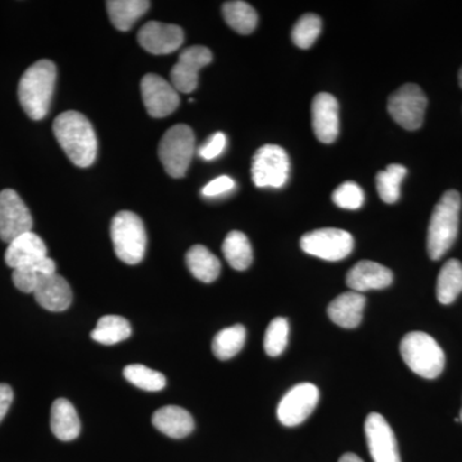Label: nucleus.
Returning a JSON list of instances; mask_svg holds the SVG:
<instances>
[{"mask_svg":"<svg viewBox=\"0 0 462 462\" xmlns=\"http://www.w3.org/2000/svg\"><path fill=\"white\" fill-rule=\"evenodd\" d=\"M14 401V391L8 384H0V422L7 415L9 407Z\"/></svg>","mask_w":462,"mask_h":462,"instance_id":"obj_38","label":"nucleus"},{"mask_svg":"<svg viewBox=\"0 0 462 462\" xmlns=\"http://www.w3.org/2000/svg\"><path fill=\"white\" fill-rule=\"evenodd\" d=\"M91 339L100 345L114 346L132 336V327L126 319L117 315H106L99 319L96 329L91 331Z\"/></svg>","mask_w":462,"mask_h":462,"instance_id":"obj_27","label":"nucleus"},{"mask_svg":"<svg viewBox=\"0 0 462 462\" xmlns=\"http://www.w3.org/2000/svg\"><path fill=\"white\" fill-rule=\"evenodd\" d=\"M427 106V96L421 88L406 84L389 97L388 112L403 129L418 130L424 123Z\"/></svg>","mask_w":462,"mask_h":462,"instance_id":"obj_9","label":"nucleus"},{"mask_svg":"<svg viewBox=\"0 0 462 462\" xmlns=\"http://www.w3.org/2000/svg\"><path fill=\"white\" fill-rule=\"evenodd\" d=\"M196 138L188 125H175L167 130L158 145V156L171 178L180 179L189 169Z\"/></svg>","mask_w":462,"mask_h":462,"instance_id":"obj_6","label":"nucleus"},{"mask_svg":"<svg viewBox=\"0 0 462 462\" xmlns=\"http://www.w3.org/2000/svg\"><path fill=\"white\" fill-rule=\"evenodd\" d=\"M392 282L393 273L391 270L373 261H360L346 273V285L357 293L388 288Z\"/></svg>","mask_w":462,"mask_h":462,"instance_id":"obj_18","label":"nucleus"},{"mask_svg":"<svg viewBox=\"0 0 462 462\" xmlns=\"http://www.w3.org/2000/svg\"><path fill=\"white\" fill-rule=\"evenodd\" d=\"M245 338H247L245 328L240 324L233 325L216 334L212 342V352L218 360H230L242 351Z\"/></svg>","mask_w":462,"mask_h":462,"instance_id":"obj_30","label":"nucleus"},{"mask_svg":"<svg viewBox=\"0 0 462 462\" xmlns=\"http://www.w3.org/2000/svg\"><path fill=\"white\" fill-rule=\"evenodd\" d=\"M227 139L224 133H216L199 148V154L203 160L211 161L223 154L226 148Z\"/></svg>","mask_w":462,"mask_h":462,"instance_id":"obj_36","label":"nucleus"},{"mask_svg":"<svg viewBox=\"0 0 462 462\" xmlns=\"http://www.w3.org/2000/svg\"><path fill=\"white\" fill-rule=\"evenodd\" d=\"M185 261H187V266L191 275L200 282H207V284L215 282L220 275V260L212 252H209V249H207L205 245H193L188 251Z\"/></svg>","mask_w":462,"mask_h":462,"instance_id":"obj_23","label":"nucleus"},{"mask_svg":"<svg viewBox=\"0 0 462 462\" xmlns=\"http://www.w3.org/2000/svg\"><path fill=\"white\" fill-rule=\"evenodd\" d=\"M366 298L357 291H349L331 300L328 315L334 324L346 329H354L363 321V312Z\"/></svg>","mask_w":462,"mask_h":462,"instance_id":"obj_20","label":"nucleus"},{"mask_svg":"<svg viewBox=\"0 0 462 462\" xmlns=\"http://www.w3.org/2000/svg\"><path fill=\"white\" fill-rule=\"evenodd\" d=\"M460 421L462 422V410H461V413H460Z\"/></svg>","mask_w":462,"mask_h":462,"instance_id":"obj_41","label":"nucleus"},{"mask_svg":"<svg viewBox=\"0 0 462 462\" xmlns=\"http://www.w3.org/2000/svg\"><path fill=\"white\" fill-rule=\"evenodd\" d=\"M320 400V392L311 383H300L294 385L282 398L276 415L284 427H297L314 412Z\"/></svg>","mask_w":462,"mask_h":462,"instance_id":"obj_10","label":"nucleus"},{"mask_svg":"<svg viewBox=\"0 0 462 462\" xmlns=\"http://www.w3.org/2000/svg\"><path fill=\"white\" fill-rule=\"evenodd\" d=\"M111 238L116 254L127 264L141 263L147 248V233L138 215L121 211L111 225Z\"/></svg>","mask_w":462,"mask_h":462,"instance_id":"obj_5","label":"nucleus"},{"mask_svg":"<svg viewBox=\"0 0 462 462\" xmlns=\"http://www.w3.org/2000/svg\"><path fill=\"white\" fill-rule=\"evenodd\" d=\"M53 133L74 165L83 169L93 165L98 152V142L90 121L83 114L63 112L54 120Z\"/></svg>","mask_w":462,"mask_h":462,"instance_id":"obj_1","label":"nucleus"},{"mask_svg":"<svg viewBox=\"0 0 462 462\" xmlns=\"http://www.w3.org/2000/svg\"><path fill=\"white\" fill-rule=\"evenodd\" d=\"M152 424L167 437L180 439L194 430L193 416L179 406L161 407L152 416Z\"/></svg>","mask_w":462,"mask_h":462,"instance_id":"obj_21","label":"nucleus"},{"mask_svg":"<svg viewBox=\"0 0 462 462\" xmlns=\"http://www.w3.org/2000/svg\"><path fill=\"white\" fill-rule=\"evenodd\" d=\"M56 263L50 257L42 258L39 263L30 264V266L21 267V269L14 270L12 273V281L14 287L23 293L33 294L39 282L45 275L56 273Z\"/></svg>","mask_w":462,"mask_h":462,"instance_id":"obj_29","label":"nucleus"},{"mask_svg":"<svg viewBox=\"0 0 462 462\" xmlns=\"http://www.w3.org/2000/svg\"><path fill=\"white\" fill-rule=\"evenodd\" d=\"M461 196L448 190L434 207L428 227L427 248L431 260H440L454 245L460 225Z\"/></svg>","mask_w":462,"mask_h":462,"instance_id":"obj_3","label":"nucleus"},{"mask_svg":"<svg viewBox=\"0 0 462 462\" xmlns=\"http://www.w3.org/2000/svg\"><path fill=\"white\" fill-rule=\"evenodd\" d=\"M339 462H364L358 457L357 455L355 454H345L340 457Z\"/></svg>","mask_w":462,"mask_h":462,"instance_id":"obj_39","label":"nucleus"},{"mask_svg":"<svg viewBox=\"0 0 462 462\" xmlns=\"http://www.w3.org/2000/svg\"><path fill=\"white\" fill-rule=\"evenodd\" d=\"M321 18L314 14H303L291 30V41L300 50H309L321 33Z\"/></svg>","mask_w":462,"mask_h":462,"instance_id":"obj_33","label":"nucleus"},{"mask_svg":"<svg viewBox=\"0 0 462 462\" xmlns=\"http://www.w3.org/2000/svg\"><path fill=\"white\" fill-rule=\"evenodd\" d=\"M139 44L154 56L173 53L184 42V32L180 26L151 21L139 30Z\"/></svg>","mask_w":462,"mask_h":462,"instance_id":"obj_15","label":"nucleus"},{"mask_svg":"<svg viewBox=\"0 0 462 462\" xmlns=\"http://www.w3.org/2000/svg\"><path fill=\"white\" fill-rule=\"evenodd\" d=\"M312 127L316 138L325 144L337 141L339 135V105L329 93H319L312 102Z\"/></svg>","mask_w":462,"mask_h":462,"instance_id":"obj_16","label":"nucleus"},{"mask_svg":"<svg viewBox=\"0 0 462 462\" xmlns=\"http://www.w3.org/2000/svg\"><path fill=\"white\" fill-rule=\"evenodd\" d=\"M365 434L374 462H401L396 436L384 416L370 413L365 421Z\"/></svg>","mask_w":462,"mask_h":462,"instance_id":"obj_14","label":"nucleus"},{"mask_svg":"<svg viewBox=\"0 0 462 462\" xmlns=\"http://www.w3.org/2000/svg\"><path fill=\"white\" fill-rule=\"evenodd\" d=\"M236 188V182L229 176H218L214 180L209 181L202 189V194L208 199L214 197L224 196V194L230 193Z\"/></svg>","mask_w":462,"mask_h":462,"instance_id":"obj_37","label":"nucleus"},{"mask_svg":"<svg viewBox=\"0 0 462 462\" xmlns=\"http://www.w3.org/2000/svg\"><path fill=\"white\" fill-rule=\"evenodd\" d=\"M212 51L202 45H194L182 51L170 74L172 87L185 94L196 90L199 71L212 62Z\"/></svg>","mask_w":462,"mask_h":462,"instance_id":"obj_12","label":"nucleus"},{"mask_svg":"<svg viewBox=\"0 0 462 462\" xmlns=\"http://www.w3.org/2000/svg\"><path fill=\"white\" fill-rule=\"evenodd\" d=\"M36 302L51 312L66 311L72 302V291L69 282L60 273L45 275L33 291Z\"/></svg>","mask_w":462,"mask_h":462,"instance_id":"obj_17","label":"nucleus"},{"mask_svg":"<svg viewBox=\"0 0 462 462\" xmlns=\"http://www.w3.org/2000/svg\"><path fill=\"white\" fill-rule=\"evenodd\" d=\"M151 7L147 0H109L107 11L109 20L120 32H129L134 23L145 14Z\"/></svg>","mask_w":462,"mask_h":462,"instance_id":"obj_24","label":"nucleus"},{"mask_svg":"<svg viewBox=\"0 0 462 462\" xmlns=\"http://www.w3.org/2000/svg\"><path fill=\"white\" fill-rule=\"evenodd\" d=\"M458 83H460V87L462 89V67H461L460 72H458Z\"/></svg>","mask_w":462,"mask_h":462,"instance_id":"obj_40","label":"nucleus"},{"mask_svg":"<svg viewBox=\"0 0 462 462\" xmlns=\"http://www.w3.org/2000/svg\"><path fill=\"white\" fill-rule=\"evenodd\" d=\"M289 324L285 318H275L270 322L264 333V351L272 357H278L285 351L288 345Z\"/></svg>","mask_w":462,"mask_h":462,"instance_id":"obj_34","label":"nucleus"},{"mask_svg":"<svg viewBox=\"0 0 462 462\" xmlns=\"http://www.w3.org/2000/svg\"><path fill=\"white\" fill-rule=\"evenodd\" d=\"M141 90L145 108L154 118L167 117L176 111L180 103L179 91L160 75H145L142 79Z\"/></svg>","mask_w":462,"mask_h":462,"instance_id":"obj_13","label":"nucleus"},{"mask_svg":"<svg viewBox=\"0 0 462 462\" xmlns=\"http://www.w3.org/2000/svg\"><path fill=\"white\" fill-rule=\"evenodd\" d=\"M400 352L407 366L421 378L436 379L445 369V352L430 334H406L401 340Z\"/></svg>","mask_w":462,"mask_h":462,"instance_id":"obj_4","label":"nucleus"},{"mask_svg":"<svg viewBox=\"0 0 462 462\" xmlns=\"http://www.w3.org/2000/svg\"><path fill=\"white\" fill-rule=\"evenodd\" d=\"M291 162L279 145L261 147L252 161V180L258 188H282L287 184Z\"/></svg>","mask_w":462,"mask_h":462,"instance_id":"obj_8","label":"nucleus"},{"mask_svg":"<svg viewBox=\"0 0 462 462\" xmlns=\"http://www.w3.org/2000/svg\"><path fill=\"white\" fill-rule=\"evenodd\" d=\"M364 191L354 181L343 182L333 193V202L343 209H358L364 205Z\"/></svg>","mask_w":462,"mask_h":462,"instance_id":"obj_35","label":"nucleus"},{"mask_svg":"<svg viewBox=\"0 0 462 462\" xmlns=\"http://www.w3.org/2000/svg\"><path fill=\"white\" fill-rule=\"evenodd\" d=\"M223 14L227 25L240 35H249L256 30L257 12L248 3L240 0L224 3Z\"/></svg>","mask_w":462,"mask_h":462,"instance_id":"obj_28","label":"nucleus"},{"mask_svg":"<svg viewBox=\"0 0 462 462\" xmlns=\"http://www.w3.org/2000/svg\"><path fill=\"white\" fill-rule=\"evenodd\" d=\"M32 216L14 189L0 191V239L14 242L32 229Z\"/></svg>","mask_w":462,"mask_h":462,"instance_id":"obj_11","label":"nucleus"},{"mask_svg":"<svg viewBox=\"0 0 462 462\" xmlns=\"http://www.w3.org/2000/svg\"><path fill=\"white\" fill-rule=\"evenodd\" d=\"M51 430L54 436L63 442H69L79 437L81 422L74 404L65 398H58L51 404Z\"/></svg>","mask_w":462,"mask_h":462,"instance_id":"obj_22","label":"nucleus"},{"mask_svg":"<svg viewBox=\"0 0 462 462\" xmlns=\"http://www.w3.org/2000/svg\"><path fill=\"white\" fill-rule=\"evenodd\" d=\"M127 382L143 391L158 392L166 387V378L162 373L149 369L141 364L127 365L124 369Z\"/></svg>","mask_w":462,"mask_h":462,"instance_id":"obj_32","label":"nucleus"},{"mask_svg":"<svg viewBox=\"0 0 462 462\" xmlns=\"http://www.w3.org/2000/svg\"><path fill=\"white\" fill-rule=\"evenodd\" d=\"M407 169L402 165H389L387 169L380 171L376 175V188L380 199L385 203H396L401 196V184L404 176H406Z\"/></svg>","mask_w":462,"mask_h":462,"instance_id":"obj_31","label":"nucleus"},{"mask_svg":"<svg viewBox=\"0 0 462 462\" xmlns=\"http://www.w3.org/2000/svg\"><path fill=\"white\" fill-rule=\"evenodd\" d=\"M354 236L348 231L333 227L310 231L300 238L303 252L331 263L348 257L354 251Z\"/></svg>","mask_w":462,"mask_h":462,"instance_id":"obj_7","label":"nucleus"},{"mask_svg":"<svg viewBox=\"0 0 462 462\" xmlns=\"http://www.w3.org/2000/svg\"><path fill=\"white\" fill-rule=\"evenodd\" d=\"M57 80V67L50 60H42L26 69L18 84V99L32 120H42L51 108Z\"/></svg>","mask_w":462,"mask_h":462,"instance_id":"obj_2","label":"nucleus"},{"mask_svg":"<svg viewBox=\"0 0 462 462\" xmlns=\"http://www.w3.org/2000/svg\"><path fill=\"white\" fill-rule=\"evenodd\" d=\"M45 257H48L47 245L41 236L29 231L9 243L5 260L9 267L16 270L39 263Z\"/></svg>","mask_w":462,"mask_h":462,"instance_id":"obj_19","label":"nucleus"},{"mask_svg":"<svg viewBox=\"0 0 462 462\" xmlns=\"http://www.w3.org/2000/svg\"><path fill=\"white\" fill-rule=\"evenodd\" d=\"M462 291V263L448 260L440 269L437 281V298L442 305H451Z\"/></svg>","mask_w":462,"mask_h":462,"instance_id":"obj_26","label":"nucleus"},{"mask_svg":"<svg viewBox=\"0 0 462 462\" xmlns=\"http://www.w3.org/2000/svg\"><path fill=\"white\" fill-rule=\"evenodd\" d=\"M223 254L234 270L245 272L254 261V251L248 236L242 231L234 230L224 240Z\"/></svg>","mask_w":462,"mask_h":462,"instance_id":"obj_25","label":"nucleus"}]
</instances>
